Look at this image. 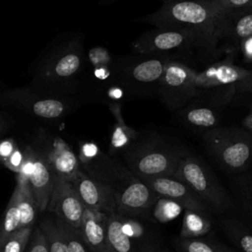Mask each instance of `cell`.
<instances>
[{"label": "cell", "mask_w": 252, "mask_h": 252, "mask_svg": "<svg viewBox=\"0 0 252 252\" xmlns=\"http://www.w3.org/2000/svg\"><path fill=\"white\" fill-rule=\"evenodd\" d=\"M13 153V146L10 142H4L0 145V157L3 158H8Z\"/></svg>", "instance_id": "37"}, {"label": "cell", "mask_w": 252, "mask_h": 252, "mask_svg": "<svg viewBox=\"0 0 252 252\" xmlns=\"http://www.w3.org/2000/svg\"><path fill=\"white\" fill-rule=\"evenodd\" d=\"M242 189V198H243V204L247 212L249 213L251 219H252V183L245 182Z\"/></svg>", "instance_id": "34"}, {"label": "cell", "mask_w": 252, "mask_h": 252, "mask_svg": "<svg viewBox=\"0 0 252 252\" xmlns=\"http://www.w3.org/2000/svg\"><path fill=\"white\" fill-rule=\"evenodd\" d=\"M191 70L188 65L172 58L166 63L157 92L168 108L176 109L184 106L185 85Z\"/></svg>", "instance_id": "11"}, {"label": "cell", "mask_w": 252, "mask_h": 252, "mask_svg": "<svg viewBox=\"0 0 252 252\" xmlns=\"http://www.w3.org/2000/svg\"><path fill=\"white\" fill-rule=\"evenodd\" d=\"M211 2L220 14L252 9V0H211Z\"/></svg>", "instance_id": "30"}, {"label": "cell", "mask_w": 252, "mask_h": 252, "mask_svg": "<svg viewBox=\"0 0 252 252\" xmlns=\"http://www.w3.org/2000/svg\"><path fill=\"white\" fill-rule=\"evenodd\" d=\"M102 252H115L114 250H112L111 248H109V247H107V248H105Z\"/></svg>", "instance_id": "39"}, {"label": "cell", "mask_w": 252, "mask_h": 252, "mask_svg": "<svg viewBox=\"0 0 252 252\" xmlns=\"http://www.w3.org/2000/svg\"><path fill=\"white\" fill-rule=\"evenodd\" d=\"M107 185L114 196L116 214L140 218L146 217L158 199L157 194L126 166L112 163L110 173L95 179Z\"/></svg>", "instance_id": "4"}, {"label": "cell", "mask_w": 252, "mask_h": 252, "mask_svg": "<svg viewBox=\"0 0 252 252\" xmlns=\"http://www.w3.org/2000/svg\"><path fill=\"white\" fill-rule=\"evenodd\" d=\"M244 128L252 135V109L250 110V112L245 116V118L243 119L242 122Z\"/></svg>", "instance_id": "38"}, {"label": "cell", "mask_w": 252, "mask_h": 252, "mask_svg": "<svg viewBox=\"0 0 252 252\" xmlns=\"http://www.w3.org/2000/svg\"><path fill=\"white\" fill-rule=\"evenodd\" d=\"M76 188L86 208L102 212L106 215L116 213V206L111 189L87 175L81 170L70 181Z\"/></svg>", "instance_id": "12"}, {"label": "cell", "mask_w": 252, "mask_h": 252, "mask_svg": "<svg viewBox=\"0 0 252 252\" xmlns=\"http://www.w3.org/2000/svg\"><path fill=\"white\" fill-rule=\"evenodd\" d=\"M19 187L16 185L4 212L3 219L0 222V247L8 236L20 228L21 217L19 210Z\"/></svg>", "instance_id": "22"}, {"label": "cell", "mask_w": 252, "mask_h": 252, "mask_svg": "<svg viewBox=\"0 0 252 252\" xmlns=\"http://www.w3.org/2000/svg\"><path fill=\"white\" fill-rule=\"evenodd\" d=\"M0 252H1V251H0Z\"/></svg>", "instance_id": "42"}, {"label": "cell", "mask_w": 252, "mask_h": 252, "mask_svg": "<svg viewBox=\"0 0 252 252\" xmlns=\"http://www.w3.org/2000/svg\"><path fill=\"white\" fill-rule=\"evenodd\" d=\"M251 73V70L233 64L231 56L217 62L201 72L191 70L186 81L183 104L190 100L205 99L211 103L222 104L232 98L235 85Z\"/></svg>", "instance_id": "3"}, {"label": "cell", "mask_w": 252, "mask_h": 252, "mask_svg": "<svg viewBox=\"0 0 252 252\" xmlns=\"http://www.w3.org/2000/svg\"><path fill=\"white\" fill-rule=\"evenodd\" d=\"M86 207L76 188L67 179L56 176L46 211L66 223L79 228Z\"/></svg>", "instance_id": "9"}, {"label": "cell", "mask_w": 252, "mask_h": 252, "mask_svg": "<svg viewBox=\"0 0 252 252\" xmlns=\"http://www.w3.org/2000/svg\"><path fill=\"white\" fill-rule=\"evenodd\" d=\"M211 228L212 223L208 219L207 214L185 210L180 230V237L199 238L206 235L211 230Z\"/></svg>", "instance_id": "21"}, {"label": "cell", "mask_w": 252, "mask_h": 252, "mask_svg": "<svg viewBox=\"0 0 252 252\" xmlns=\"http://www.w3.org/2000/svg\"><path fill=\"white\" fill-rule=\"evenodd\" d=\"M222 230L241 252H252V231L234 219L221 221Z\"/></svg>", "instance_id": "23"}, {"label": "cell", "mask_w": 252, "mask_h": 252, "mask_svg": "<svg viewBox=\"0 0 252 252\" xmlns=\"http://www.w3.org/2000/svg\"><path fill=\"white\" fill-rule=\"evenodd\" d=\"M181 117L186 125L203 133L220 127V115L210 104L194 103L183 107Z\"/></svg>", "instance_id": "17"}, {"label": "cell", "mask_w": 252, "mask_h": 252, "mask_svg": "<svg viewBox=\"0 0 252 252\" xmlns=\"http://www.w3.org/2000/svg\"><path fill=\"white\" fill-rule=\"evenodd\" d=\"M235 91L236 92H246V93H252V70L250 75L242 80L241 82L237 83L235 85Z\"/></svg>", "instance_id": "36"}, {"label": "cell", "mask_w": 252, "mask_h": 252, "mask_svg": "<svg viewBox=\"0 0 252 252\" xmlns=\"http://www.w3.org/2000/svg\"><path fill=\"white\" fill-rule=\"evenodd\" d=\"M209 154L223 169L241 172L252 163V135L245 128L217 127L203 133Z\"/></svg>", "instance_id": "5"}, {"label": "cell", "mask_w": 252, "mask_h": 252, "mask_svg": "<svg viewBox=\"0 0 252 252\" xmlns=\"http://www.w3.org/2000/svg\"><path fill=\"white\" fill-rule=\"evenodd\" d=\"M218 39L205 33L171 28H155L132 42L131 48L139 54H161L190 48L212 49Z\"/></svg>", "instance_id": "7"}, {"label": "cell", "mask_w": 252, "mask_h": 252, "mask_svg": "<svg viewBox=\"0 0 252 252\" xmlns=\"http://www.w3.org/2000/svg\"><path fill=\"white\" fill-rule=\"evenodd\" d=\"M26 250V252H48L44 234L39 226L33 228Z\"/></svg>", "instance_id": "32"}, {"label": "cell", "mask_w": 252, "mask_h": 252, "mask_svg": "<svg viewBox=\"0 0 252 252\" xmlns=\"http://www.w3.org/2000/svg\"><path fill=\"white\" fill-rule=\"evenodd\" d=\"M222 15L211 0H173L165 2L158 10L141 21L155 28H171L195 31L220 38Z\"/></svg>", "instance_id": "1"}, {"label": "cell", "mask_w": 252, "mask_h": 252, "mask_svg": "<svg viewBox=\"0 0 252 252\" xmlns=\"http://www.w3.org/2000/svg\"><path fill=\"white\" fill-rule=\"evenodd\" d=\"M33 226L19 228L13 232L3 242L0 247L1 252H25L30 241Z\"/></svg>", "instance_id": "27"}, {"label": "cell", "mask_w": 252, "mask_h": 252, "mask_svg": "<svg viewBox=\"0 0 252 252\" xmlns=\"http://www.w3.org/2000/svg\"><path fill=\"white\" fill-rule=\"evenodd\" d=\"M110 109L116 120L111 136L110 149L114 152L124 151L130 145H132L139 138L140 135L139 132L126 125L121 115V107L119 104L111 105Z\"/></svg>", "instance_id": "19"}, {"label": "cell", "mask_w": 252, "mask_h": 252, "mask_svg": "<svg viewBox=\"0 0 252 252\" xmlns=\"http://www.w3.org/2000/svg\"><path fill=\"white\" fill-rule=\"evenodd\" d=\"M158 252H166V251H163V250H158Z\"/></svg>", "instance_id": "40"}, {"label": "cell", "mask_w": 252, "mask_h": 252, "mask_svg": "<svg viewBox=\"0 0 252 252\" xmlns=\"http://www.w3.org/2000/svg\"><path fill=\"white\" fill-rule=\"evenodd\" d=\"M54 222L69 252H92L84 241L79 228H76L57 218H54Z\"/></svg>", "instance_id": "24"}, {"label": "cell", "mask_w": 252, "mask_h": 252, "mask_svg": "<svg viewBox=\"0 0 252 252\" xmlns=\"http://www.w3.org/2000/svg\"><path fill=\"white\" fill-rule=\"evenodd\" d=\"M106 214L86 208L79 230L92 252H102L108 247L106 239Z\"/></svg>", "instance_id": "15"}, {"label": "cell", "mask_w": 252, "mask_h": 252, "mask_svg": "<svg viewBox=\"0 0 252 252\" xmlns=\"http://www.w3.org/2000/svg\"><path fill=\"white\" fill-rule=\"evenodd\" d=\"M187 184L215 213L233 209L234 203L214 172L198 157L187 152L173 176Z\"/></svg>", "instance_id": "6"}, {"label": "cell", "mask_w": 252, "mask_h": 252, "mask_svg": "<svg viewBox=\"0 0 252 252\" xmlns=\"http://www.w3.org/2000/svg\"><path fill=\"white\" fill-rule=\"evenodd\" d=\"M81 60L77 54L71 53L62 57L55 66V73L61 77L74 74L80 67Z\"/></svg>", "instance_id": "31"}, {"label": "cell", "mask_w": 252, "mask_h": 252, "mask_svg": "<svg viewBox=\"0 0 252 252\" xmlns=\"http://www.w3.org/2000/svg\"><path fill=\"white\" fill-rule=\"evenodd\" d=\"M221 15L220 37H230L240 43L252 35V9Z\"/></svg>", "instance_id": "16"}, {"label": "cell", "mask_w": 252, "mask_h": 252, "mask_svg": "<svg viewBox=\"0 0 252 252\" xmlns=\"http://www.w3.org/2000/svg\"><path fill=\"white\" fill-rule=\"evenodd\" d=\"M24 161H23V158H22V154L18 151H15L12 153V155L6 159L5 164L6 166H8L9 168H11L12 170L16 171V173H19L21 170V167L23 165Z\"/></svg>", "instance_id": "33"}, {"label": "cell", "mask_w": 252, "mask_h": 252, "mask_svg": "<svg viewBox=\"0 0 252 252\" xmlns=\"http://www.w3.org/2000/svg\"><path fill=\"white\" fill-rule=\"evenodd\" d=\"M53 173L47 159L41 158H34L32 171L29 175V184L36 202L39 212L46 211V207L55 182Z\"/></svg>", "instance_id": "14"}, {"label": "cell", "mask_w": 252, "mask_h": 252, "mask_svg": "<svg viewBox=\"0 0 252 252\" xmlns=\"http://www.w3.org/2000/svg\"><path fill=\"white\" fill-rule=\"evenodd\" d=\"M181 210L182 207L176 202L165 198H158L153 209V215L158 220L165 222L177 218Z\"/></svg>", "instance_id": "28"}, {"label": "cell", "mask_w": 252, "mask_h": 252, "mask_svg": "<svg viewBox=\"0 0 252 252\" xmlns=\"http://www.w3.org/2000/svg\"><path fill=\"white\" fill-rule=\"evenodd\" d=\"M171 58L166 55L134 61L124 70L126 85L130 88L154 87L157 91L158 84L163 74L166 63Z\"/></svg>", "instance_id": "13"}, {"label": "cell", "mask_w": 252, "mask_h": 252, "mask_svg": "<svg viewBox=\"0 0 252 252\" xmlns=\"http://www.w3.org/2000/svg\"><path fill=\"white\" fill-rule=\"evenodd\" d=\"M188 151L157 135L140 137L123 151L126 167L139 179L173 176Z\"/></svg>", "instance_id": "2"}, {"label": "cell", "mask_w": 252, "mask_h": 252, "mask_svg": "<svg viewBox=\"0 0 252 252\" xmlns=\"http://www.w3.org/2000/svg\"><path fill=\"white\" fill-rule=\"evenodd\" d=\"M132 217L116 213L107 216L106 239L115 252H158L154 244L143 236L144 229Z\"/></svg>", "instance_id": "8"}, {"label": "cell", "mask_w": 252, "mask_h": 252, "mask_svg": "<svg viewBox=\"0 0 252 252\" xmlns=\"http://www.w3.org/2000/svg\"><path fill=\"white\" fill-rule=\"evenodd\" d=\"M239 44L244 59L248 62H252V35L242 40Z\"/></svg>", "instance_id": "35"}, {"label": "cell", "mask_w": 252, "mask_h": 252, "mask_svg": "<svg viewBox=\"0 0 252 252\" xmlns=\"http://www.w3.org/2000/svg\"><path fill=\"white\" fill-rule=\"evenodd\" d=\"M64 109V105L61 101L56 99H43L36 101L33 106V112L43 118L58 117Z\"/></svg>", "instance_id": "29"}, {"label": "cell", "mask_w": 252, "mask_h": 252, "mask_svg": "<svg viewBox=\"0 0 252 252\" xmlns=\"http://www.w3.org/2000/svg\"><path fill=\"white\" fill-rule=\"evenodd\" d=\"M17 186L19 187L20 199H19V210H20V228L33 226L35 215L38 211L35 199L32 192L29 184V179L17 177Z\"/></svg>", "instance_id": "20"}, {"label": "cell", "mask_w": 252, "mask_h": 252, "mask_svg": "<svg viewBox=\"0 0 252 252\" xmlns=\"http://www.w3.org/2000/svg\"><path fill=\"white\" fill-rule=\"evenodd\" d=\"M39 228L44 234L48 252H69L55 225L54 219H45L40 222Z\"/></svg>", "instance_id": "26"}, {"label": "cell", "mask_w": 252, "mask_h": 252, "mask_svg": "<svg viewBox=\"0 0 252 252\" xmlns=\"http://www.w3.org/2000/svg\"><path fill=\"white\" fill-rule=\"evenodd\" d=\"M142 181H144L158 198L172 200L185 210L196 211L207 215L212 213L210 207L187 184L175 177L162 176Z\"/></svg>", "instance_id": "10"}, {"label": "cell", "mask_w": 252, "mask_h": 252, "mask_svg": "<svg viewBox=\"0 0 252 252\" xmlns=\"http://www.w3.org/2000/svg\"><path fill=\"white\" fill-rule=\"evenodd\" d=\"M251 109H252V106H251Z\"/></svg>", "instance_id": "41"}, {"label": "cell", "mask_w": 252, "mask_h": 252, "mask_svg": "<svg viewBox=\"0 0 252 252\" xmlns=\"http://www.w3.org/2000/svg\"><path fill=\"white\" fill-rule=\"evenodd\" d=\"M47 161L55 176L71 181L80 171L77 157L64 143H57L50 152Z\"/></svg>", "instance_id": "18"}, {"label": "cell", "mask_w": 252, "mask_h": 252, "mask_svg": "<svg viewBox=\"0 0 252 252\" xmlns=\"http://www.w3.org/2000/svg\"><path fill=\"white\" fill-rule=\"evenodd\" d=\"M180 252H233L228 247L212 240L199 238H181L177 242Z\"/></svg>", "instance_id": "25"}]
</instances>
